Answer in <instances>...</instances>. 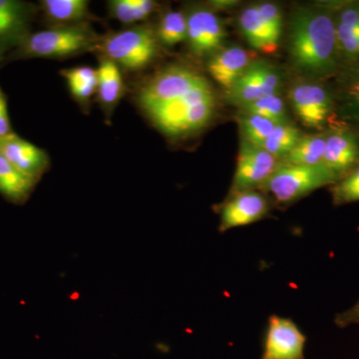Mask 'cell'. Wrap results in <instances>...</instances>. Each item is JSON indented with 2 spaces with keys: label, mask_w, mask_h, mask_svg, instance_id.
Returning a JSON list of instances; mask_svg holds the SVG:
<instances>
[{
  "label": "cell",
  "mask_w": 359,
  "mask_h": 359,
  "mask_svg": "<svg viewBox=\"0 0 359 359\" xmlns=\"http://www.w3.org/2000/svg\"><path fill=\"white\" fill-rule=\"evenodd\" d=\"M327 137L323 135L302 136L299 143L285 157L287 165L320 166L323 165Z\"/></svg>",
  "instance_id": "7402d4cb"
},
{
  "label": "cell",
  "mask_w": 359,
  "mask_h": 359,
  "mask_svg": "<svg viewBox=\"0 0 359 359\" xmlns=\"http://www.w3.org/2000/svg\"><path fill=\"white\" fill-rule=\"evenodd\" d=\"M242 107L245 113L261 116L276 124L287 123L285 103L278 94L262 97Z\"/></svg>",
  "instance_id": "484cf974"
},
{
  "label": "cell",
  "mask_w": 359,
  "mask_h": 359,
  "mask_svg": "<svg viewBox=\"0 0 359 359\" xmlns=\"http://www.w3.org/2000/svg\"><path fill=\"white\" fill-rule=\"evenodd\" d=\"M302 137L301 131L289 123L278 124L269 134L262 148L276 158L287 157L301 140Z\"/></svg>",
  "instance_id": "cb8c5ba5"
},
{
  "label": "cell",
  "mask_w": 359,
  "mask_h": 359,
  "mask_svg": "<svg viewBox=\"0 0 359 359\" xmlns=\"http://www.w3.org/2000/svg\"><path fill=\"white\" fill-rule=\"evenodd\" d=\"M96 69L98 74L97 99L104 112L110 116L124 94L121 69L110 59L103 56H100Z\"/></svg>",
  "instance_id": "e0dca14e"
},
{
  "label": "cell",
  "mask_w": 359,
  "mask_h": 359,
  "mask_svg": "<svg viewBox=\"0 0 359 359\" xmlns=\"http://www.w3.org/2000/svg\"><path fill=\"white\" fill-rule=\"evenodd\" d=\"M337 30L327 13L301 9L294 13L290 27V54L299 69L325 74L334 68Z\"/></svg>",
  "instance_id": "6da1fadb"
},
{
  "label": "cell",
  "mask_w": 359,
  "mask_h": 359,
  "mask_svg": "<svg viewBox=\"0 0 359 359\" xmlns=\"http://www.w3.org/2000/svg\"><path fill=\"white\" fill-rule=\"evenodd\" d=\"M89 22L52 26L29 33L16 49L18 58L66 59L85 52H95L100 41Z\"/></svg>",
  "instance_id": "3957f363"
},
{
  "label": "cell",
  "mask_w": 359,
  "mask_h": 359,
  "mask_svg": "<svg viewBox=\"0 0 359 359\" xmlns=\"http://www.w3.org/2000/svg\"><path fill=\"white\" fill-rule=\"evenodd\" d=\"M87 0H42V13L53 26L88 22L91 18Z\"/></svg>",
  "instance_id": "ac0fdd59"
},
{
  "label": "cell",
  "mask_w": 359,
  "mask_h": 359,
  "mask_svg": "<svg viewBox=\"0 0 359 359\" xmlns=\"http://www.w3.org/2000/svg\"><path fill=\"white\" fill-rule=\"evenodd\" d=\"M351 93L354 100L359 104V71L358 75H356L355 80H354L353 87H351Z\"/></svg>",
  "instance_id": "d6a6232c"
},
{
  "label": "cell",
  "mask_w": 359,
  "mask_h": 359,
  "mask_svg": "<svg viewBox=\"0 0 359 359\" xmlns=\"http://www.w3.org/2000/svg\"><path fill=\"white\" fill-rule=\"evenodd\" d=\"M216 108V98L209 82L199 88L145 111L163 133L183 137L207 126Z\"/></svg>",
  "instance_id": "7a4b0ae2"
},
{
  "label": "cell",
  "mask_w": 359,
  "mask_h": 359,
  "mask_svg": "<svg viewBox=\"0 0 359 359\" xmlns=\"http://www.w3.org/2000/svg\"><path fill=\"white\" fill-rule=\"evenodd\" d=\"M32 6L18 0H0V54L20 44L29 34Z\"/></svg>",
  "instance_id": "5bb4252c"
},
{
  "label": "cell",
  "mask_w": 359,
  "mask_h": 359,
  "mask_svg": "<svg viewBox=\"0 0 359 359\" xmlns=\"http://www.w3.org/2000/svg\"><path fill=\"white\" fill-rule=\"evenodd\" d=\"M207 83L208 80L197 71L185 66H170L142 86L137 100L145 112Z\"/></svg>",
  "instance_id": "8992f818"
},
{
  "label": "cell",
  "mask_w": 359,
  "mask_h": 359,
  "mask_svg": "<svg viewBox=\"0 0 359 359\" xmlns=\"http://www.w3.org/2000/svg\"><path fill=\"white\" fill-rule=\"evenodd\" d=\"M156 32L145 25H136L101 36L95 52L110 59L120 69L136 72L145 69L158 53Z\"/></svg>",
  "instance_id": "277c9868"
},
{
  "label": "cell",
  "mask_w": 359,
  "mask_h": 359,
  "mask_svg": "<svg viewBox=\"0 0 359 359\" xmlns=\"http://www.w3.org/2000/svg\"><path fill=\"white\" fill-rule=\"evenodd\" d=\"M0 154L23 174L37 180L48 169L50 160L43 149L11 134L4 138Z\"/></svg>",
  "instance_id": "4fadbf2b"
},
{
  "label": "cell",
  "mask_w": 359,
  "mask_h": 359,
  "mask_svg": "<svg viewBox=\"0 0 359 359\" xmlns=\"http://www.w3.org/2000/svg\"><path fill=\"white\" fill-rule=\"evenodd\" d=\"M243 139L254 144L257 147H262L264 142L275 128L276 123L269 121L261 116L248 114L241 115L238 118Z\"/></svg>",
  "instance_id": "4316f807"
},
{
  "label": "cell",
  "mask_w": 359,
  "mask_h": 359,
  "mask_svg": "<svg viewBox=\"0 0 359 359\" xmlns=\"http://www.w3.org/2000/svg\"><path fill=\"white\" fill-rule=\"evenodd\" d=\"M269 205L268 198L256 190L231 194L219 205V231L261 221L269 214Z\"/></svg>",
  "instance_id": "30bf717a"
},
{
  "label": "cell",
  "mask_w": 359,
  "mask_h": 359,
  "mask_svg": "<svg viewBox=\"0 0 359 359\" xmlns=\"http://www.w3.org/2000/svg\"><path fill=\"white\" fill-rule=\"evenodd\" d=\"M187 15V41L191 51L205 56L216 51L224 39V28L216 14L205 8H195Z\"/></svg>",
  "instance_id": "8fae6325"
},
{
  "label": "cell",
  "mask_w": 359,
  "mask_h": 359,
  "mask_svg": "<svg viewBox=\"0 0 359 359\" xmlns=\"http://www.w3.org/2000/svg\"><path fill=\"white\" fill-rule=\"evenodd\" d=\"M359 145L348 132H335L327 136L323 165L339 178L358 162Z\"/></svg>",
  "instance_id": "9a60e30c"
},
{
  "label": "cell",
  "mask_w": 359,
  "mask_h": 359,
  "mask_svg": "<svg viewBox=\"0 0 359 359\" xmlns=\"http://www.w3.org/2000/svg\"><path fill=\"white\" fill-rule=\"evenodd\" d=\"M37 180L23 174L0 154V194L14 204H23L32 195Z\"/></svg>",
  "instance_id": "d6986e66"
},
{
  "label": "cell",
  "mask_w": 359,
  "mask_h": 359,
  "mask_svg": "<svg viewBox=\"0 0 359 359\" xmlns=\"http://www.w3.org/2000/svg\"><path fill=\"white\" fill-rule=\"evenodd\" d=\"M335 205L348 204L359 201V167L344 179L340 180L332 189Z\"/></svg>",
  "instance_id": "83f0119b"
},
{
  "label": "cell",
  "mask_w": 359,
  "mask_h": 359,
  "mask_svg": "<svg viewBox=\"0 0 359 359\" xmlns=\"http://www.w3.org/2000/svg\"><path fill=\"white\" fill-rule=\"evenodd\" d=\"M11 134H13V132L9 121L6 97L0 88V138H6Z\"/></svg>",
  "instance_id": "1f68e13d"
},
{
  "label": "cell",
  "mask_w": 359,
  "mask_h": 359,
  "mask_svg": "<svg viewBox=\"0 0 359 359\" xmlns=\"http://www.w3.org/2000/svg\"><path fill=\"white\" fill-rule=\"evenodd\" d=\"M61 74L65 77L73 98L81 105H88L97 92V69L90 66H77L61 71Z\"/></svg>",
  "instance_id": "44dd1931"
},
{
  "label": "cell",
  "mask_w": 359,
  "mask_h": 359,
  "mask_svg": "<svg viewBox=\"0 0 359 359\" xmlns=\"http://www.w3.org/2000/svg\"><path fill=\"white\" fill-rule=\"evenodd\" d=\"M153 0H111L108 2V11L114 20L124 25H134L147 20L155 11Z\"/></svg>",
  "instance_id": "603a6c76"
},
{
  "label": "cell",
  "mask_w": 359,
  "mask_h": 359,
  "mask_svg": "<svg viewBox=\"0 0 359 359\" xmlns=\"http://www.w3.org/2000/svg\"><path fill=\"white\" fill-rule=\"evenodd\" d=\"M252 62L249 52L242 47L231 46L212 56L208 63V70L229 91Z\"/></svg>",
  "instance_id": "2e32d148"
},
{
  "label": "cell",
  "mask_w": 359,
  "mask_h": 359,
  "mask_svg": "<svg viewBox=\"0 0 359 359\" xmlns=\"http://www.w3.org/2000/svg\"><path fill=\"white\" fill-rule=\"evenodd\" d=\"M256 7L273 39L278 42L280 41L283 30V16L280 8L276 4L269 2L257 4Z\"/></svg>",
  "instance_id": "f546056e"
},
{
  "label": "cell",
  "mask_w": 359,
  "mask_h": 359,
  "mask_svg": "<svg viewBox=\"0 0 359 359\" xmlns=\"http://www.w3.org/2000/svg\"><path fill=\"white\" fill-rule=\"evenodd\" d=\"M306 337L290 318L269 316L261 359H304Z\"/></svg>",
  "instance_id": "ba28073f"
},
{
  "label": "cell",
  "mask_w": 359,
  "mask_h": 359,
  "mask_svg": "<svg viewBox=\"0 0 359 359\" xmlns=\"http://www.w3.org/2000/svg\"><path fill=\"white\" fill-rule=\"evenodd\" d=\"M280 86V76L276 68L264 61H252L228 94L231 102L244 106L262 97L276 95Z\"/></svg>",
  "instance_id": "9c48e42d"
},
{
  "label": "cell",
  "mask_w": 359,
  "mask_h": 359,
  "mask_svg": "<svg viewBox=\"0 0 359 359\" xmlns=\"http://www.w3.org/2000/svg\"><path fill=\"white\" fill-rule=\"evenodd\" d=\"M238 22L250 46L264 53H273L276 51L278 42L273 39L256 6L247 7L241 14Z\"/></svg>",
  "instance_id": "ffe728a7"
},
{
  "label": "cell",
  "mask_w": 359,
  "mask_h": 359,
  "mask_svg": "<svg viewBox=\"0 0 359 359\" xmlns=\"http://www.w3.org/2000/svg\"><path fill=\"white\" fill-rule=\"evenodd\" d=\"M334 323L339 327H349V325H359V299L353 308L337 313L335 316Z\"/></svg>",
  "instance_id": "4dcf8cb0"
},
{
  "label": "cell",
  "mask_w": 359,
  "mask_h": 359,
  "mask_svg": "<svg viewBox=\"0 0 359 359\" xmlns=\"http://www.w3.org/2000/svg\"><path fill=\"white\" fill-rule=\"evenodd\" d=\"M339 177L323 166L282 165L261 188L273 196L276 204L289 205L309 194L339 181Z\"/></svg>",
  "instance_id": "5b68a950"
},
{
  "label": "cell",
  "mask_w": 359,
  "mask_h": 359,
  "mask_svg": "<svg viewBox=\"0 0 359 359\" xmlns=\"http://www.w3.org/2000/svg\"><path fill=\"white\" fill-rule=\"evenodd\" d=\"M290 103L306 126L320 128L332 112V100L320 85L302 83L290 90Z\"/></svg>",
  "instance_id": "7c38bea8"
},
{
  "label": "cell",
  "mask_w": 359,
  "mask_h": 359,
  "mask_svg": "<svg viewBox=\"0 0 359 359\" xmlns=\"http://www.w3.org/2000/svg\"><path fill=\"white\" fill-rule=\"evenodd\" d=\"M157 39L165 46L172 47L187 39V15L181 11H168L163 14Z\"/></svg>",
  "instance_id": "d4e9b609"
},
{
  "label": "cell",
  "mask_w": 359,
  "mask_h": 359,
  "mask_svg": "<svg viewBox=\"0 0 359 359\" xmlns=\"http://www.w3.org/2000/svg\"><path fill=\"white\" fill-rule=\"evenodd\" d=\"M337 43L351 35L359 33V7H348L340 13L339 23L335 26Z\"/></svg>",
  "instance_id": "f1b7e54d"
},
{
  "label": "cell",
  "mask_w": 359,
  "mask_h": 359,
  "mask_svg": "<svg viewBox=\"0 0 359 359\" xmlns=\"http://www.w3.org/2000/svg\"><path fill=\"white\" fill-rule=\"evenodd\" d=\"M2 141H4V138H0V148H1Z\"/></svg>",
  "instance_id": "e575fe53"
},
{
  "label": "cell",
  "mask_w": 359,
  "mask_h": 359,
  "mask_svg": "<svg viewBox=\"0 0 359 359\" xmlns=\"http://www.w3.org/2000/svg\"><path fill=\"white\" fill-rule=\"evenodd\" d=\"M278 167L275 156L243 139L231 194L261 188Z\"/></svg>",
  "instance_id": "52a82bcc"
},
{
  "label": "cell",
  "mask_w": 359,
  "mask_h": 359,
  "mask_svg": "<svg viewBox=\"0 0 359 359\" xmlns=\"http://www.w3.org/2000/svg\"><path fill=\"white\" fill-rule=\"evenodd\" d=\"M215 6L219 7V8H224V7L235 6L236 2L233 1H215Z\"/></svg>",
  "instance_id": "836d02e7"
}]
</instances>
